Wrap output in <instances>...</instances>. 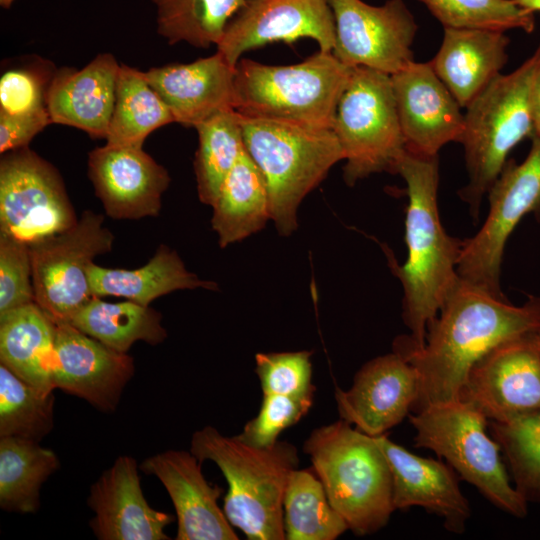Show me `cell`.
Here are the masks:
<instances>
[{
    "mask_svg": "<svg viewBox=\"0 0 540 540\" xmlns=\"http://www.w3.org/2000/svg\"><path fill=\"white\" fill-rule=\"evenodd\" d=\"M439 315L429 324L424 345H393L419 377L414 413L430 405L458 400L472 366L499 343L540 329V297L521 306L459 277Z\"/></svg>",
    "mask_w": 540,
    "mask_h": 540,
    "instance_id": "cell-1",
    "label": "cell"
},
{
    "mask_svg": "<svg viewBox=\"0 0 540 540\" xmlns=\"http://www.w3.org/2000/svg\"><path fill=\"white\" fill-rule=\"evenodd\" d=\"M393 173H398L406 183L407 259L399 265L391 253H386L391 271L403 286V320L410 330L409 336H400L393 344L419 349L425 343L429 324L459 279L457 265L463 241L449 236L440 220L438 156L405 151Z\"/></svg>",
    "mask_w": 540,
    "mask_h": 540,
    "instance_id": "cell-2",
    "label": "cell"
},
{
    "mask_svg": "<svg viewBox=\"0 0 540 540\" xmlns=\"http://www.w3.org/2000/svg\"><path fill=\"white\" fill-rule=\"evenodd\" d=\"M190 451L214 462L228 484L223 511L231 525L249 540H284L283 498L290 473L298 466L297 448L278 440L255 447L236 436L205 426L195 431Z\"/></svg>",
    "mask_w": 540,
    "mask_h": 540,
    "instance_id": "cell-3",
    "label": "cell"
},
{
    "mask_svg": "<svg viewBox=\"0 0 540 540\" xmlns=\"http://www.w3.org/2000/svg\"><path fill=\"white\" fill-rule=\"evenodd\" d=\"M334 509L357 536L384 528L392 513V475L375 437L343 419L311 432L303 445Z\"/></svg>",
    "mask_w": 540,
    "mask_h": 540,
    "instance_id": "cell-4",
    "label": "cell"
},
{
    "mask_svg": "<svg viewBox=\"0 0 540 540\" xmlns=\"http://www.w3.org/2000/svg\"><path fill=\"white\" fill-rule=\"evenodd\" d=\"M241 124L245 149L266 180L271 220L289 236L302 200L344 160L341 145L332 129L243 115Z\"/></svg>",
    "mask_w": 540,
    "mask_h": 540,
    "instance_id": "cell-5",
    "label": "cell"
},
{
    "mask_svg": "<svg viewBox=\"0 0 540 540\" xmlns=\"http://www.w3.org/2000/svg\"><path fill=\"white\" fill-rule=\"evenodd\" d=\"M353 67L318 51L293 65L240 59L235 68V110L245 117L332 129Z\"/></svg>",
    "mask_w": 540,
    "mask_h": 540,
    "instance_id": "cell-6",
    "label": "cell"
},
{
    "mask_svg": "<svg viewBox=\"0 0 540 540\" xmlns=\"http://www.w3.org/2000/svg\"><path fill=\"white\" fill-rule=\"evenodd\" d=\"M539 61L540 45L515 71L492 80L465 108L459 142L464 148L468 183L460 196L473 217L511 150L533 136L530 90Z\"/></svg>",
    "mask_w": 540,
    "mask_h": 540,
    "instance_id": "cell-7",
    "label": "cell"
},
{
    "mask_svg": "<svg viewBox=\"0 0 540 540\" xmlns=\"http://www.w3.org/2000/svg\"><path fill=\"white\" fill-rule=\"evenodd\" d=\"M414 446L444 458L459 477L472 484L492 505L525 518L528 503L510 482L499 444L488 435V419L468 404L454 400L430 405L409 415Z\"/></svg>",
    "mask_w": 540,
    "mask_h": 540,
    "instance_id": "cell-8",
    "label": "cell"
},
{
    "mask_svg": "<svg viewBox=\"0 0 540 540\" xmlns=\"http://www.w3.org/2000/svg\"><path fill=\"white\" fill-rule=\"evenodd\" d=\"M332 130L344 153L348 185L374 173H393L406 148L391 76L353 67L337 104Z\"/></svg>",
    "mask_w": 540,
    "mask_h": 540,
    "instance_id": "cell-9",
    "label": "cell"
},
{
    "mask_svg": "<svg viewBox=\"0 0 540 540\" xmlns=\"http://www.w3.org/2000/svg\"><path fill=\"white\" fill-rule=\"evenodd\" d=\"M113 242L104 216L87 210L70 228L29 245L35 303L54 324L70 323L93 297L89 266Z\"/></svg>",
    "mask_w": 540,
    "mask_h": 540,
    "instance_id": "cell-10",
    "label": "cell"
},
{
    "mask_svg": "<svg viewBox=\"0 0 540 540\" xmlns=\"http://www.w3.org/2000/svg\"><path fill=\"white\" fill-rule=\"evenodd\" d=\"M489 213L480 230L463 246L457 265L458 276L497 297L506 298L500 288L501 264L506 242L527 214L540 222V137L521 163L507 160L488 191Z\"/></svg>",
    "mask_w": 540,
    "mask_h": 540,
    "instance_id": "cell-11",
    "label": "cell"
},
{
    "mask_svg": "<svg viewBox=\"0 0 540 540\" xmlns=\"http://www.w3.org/2000/svg\"><path fill=\"white\" fill-rule=\"evenodd\" d=\"M0 234L29 245L78 218L58 170L28 147L1 154Z\"/></svg>",
    "mask_w": 540,
    "mask_h": 540,
    "instance_id": "cell-12",
    "label": "cell"
},
{
    "mask_svg": "<svg viewBox=\"0 0 540 540\" xmlns=\"http://www.w3.org/2000/svg\"><path fill=\"white\" fill-rule=\"evenodd\" d=\"M458 400L488 421L540 410V329L505 340L470 369Z\"/></svg>",
    "mask_w": 540,
    "mask_h": 540,
    "instance_id": "cell-13",
    "label": "cell"
},
{
    "mask_svg": "<svg viewBox=\"0 0 540 540\" xmlns=\"http://www.w3.org/2000/svg\"><path fill=\"white\" fill-rule=\"evenodd\" d=\"M335 21L334 56L350 67L388 75L413 59L416 21L403 0L373 6L362 0H329Z\"/></svg>",
    "mask_w": 540,
    "mask_h": 540,
    "instance_id": "cell-14",
    "label": "cell"
},
{
    "mask_svg": "<svg viewBox=\"0 0 540 540\" xmlns=\"http://www.w3.org/2000/svg\"><path fill=\"white\" fill-rule=\"evenodd\" d=\"M300 38L313 39L320 51L332 52L335 21L329 0H246L227 24L217 51L236 68L251 49Z\"/></svg>",
    "mask_w": 540,
    "mask_h": 540,
    "instance_id": "cell-15",
    "label": "cell"
},
{
    "mask_svg": "<svg viewBox=\"0 0 540 540\" xmlns=\"http://www.w3.org/2000/svg\"><path fill=\"white\" fill-rule=\"evenodd\" d=\"M390 76L406 151L419 156H438L444 145L460 141L463 108L430 62L413 60Z\"/></svg>",
    "mask_w": 540,
    "mask_h": 540,
    "instance_id": "cell-16",
    "label": "cell"
},
{
    "mask_svg": "<svg viewBox=\"0 0 540 540\" xmlns=\"http://www.w3.org/2000/svg\"><path fill=\"white\" fill-rule=\"evenodd\" d=\"M134 372V360L127 353L109 348L70 323L55 324L52 369L55 389L109 413L116 410Z\"/></svg>",
    "mask_w": 540,
    "mask_h": 540,
    "instance_id": "cell-17",
    "label": "cell"
},
{
    "mask_svg": "<svg viewBox=\"0 0 540 540\" xmlns=\"http://www.w3.org/2000/svg\"><path fill=\"white\" fill-rule=\"evenodd\" d=\"M418 391L416 369L393 351L366 362L348 390L336 387L335 400L340 419L376 437L409 416Z\"/></svg>",
    "mask_w": 540,
    "mask_h": 540,
    "instance_id": "cell-18",
    "label": "cell"
},
{
    "mask_svg": "<svg viewBox=\"0 0 540 540\" xmlns=\"http://www.w3.org/2000/svg\"><path fill=\"white\" fill-rule=\"evenodd\" d=\"M88 176L113 219L155 217L171 178L142 147L105 144L90 151Z\"/></svg>",
    "mask_w": 540,
    "mask_h": 540,
    "instance_id": "cell-19",
    "label": "cell"
},
{
    "mask_svg": "<svg viewBox=\"0 0 540 540\" xmlns=\"http://www.w3.org/2000/svg\"><path fill=\"white\" fill-rule=\"evenodd\" d=\"M202 462L191 451L166 450L147 457L139 468L158 478L176 512L177 540H237L218 500L223 491L209 483Z\"/></svg>",
    "mask_w": 540,
    "mask_h": 540,
    "instance_id": "cell-20",
    "label": "cell"
},
{
    "mask_svg": "<svg viewBox=\"0 0 540 540\" xmlns=\"http://www.w3.org/2000/svg\"><path fill=\"white\" fill-rule=\"evenodd\" d=\"M135 458L122 455L91 485L90 527L99 540H167L173 516L155 510L141 487Z\"/></svg>",
    "mask_w": 540,
    "mask_h": 540,
    "instance_id": "cell-21",
    "label": "cell"
},
{
    "mask_svg": "<svg viewBox=\"0 0 540 540\" xmlns=\"http://www.w3.org/2000/svg\"><path fill=\"white\" fill-rule=\"evenodd\" d=\"M392 475L396 510L421 507L443 519L445 529L462 534L471 517L455 470L441 460L416 455L393 442L387 433L375 437Z\"/></svg>",
    "mask_w": 540,
    "mask_h": 540,
    "instance_id": "cell-22",
    "label": "cell"
},
{
    "mask_svg": "<svg viewBox=\"0 0 540 540\" xmlns=\"http://www.w3.org/2000/svg\"><path fill=\"white\" fill-rule=\"evenodd\" d=\"M169 108L175 123L196 127L213 115L235 109V68L218 51L190 63L142 71Z\"/></svg>",
    "mask_w": 540,
    "mask_h": 540,
    "instance_id": "cell-23",
    "label": "cell"
},
{
    "mask_svg": "<svg viewBox=\"0 0 540 540\" xmlns=\"http://www.w3.org/2000/svg\"><path fill=\"white\" fill-rule=\"evenodd\" d=\"M119 69L111 53L98 54L80 70L56 69L46 97L52 123L78 128L93 138H106Z\"/></svg>",
    "mask_w": 540,
    "mask_h": 540,
    "instance_id": "cell-24",
    "label": "cell"
},
{
    "mask_svg": "<svg viewBox=\"0 0 540 540\" xmlns=\"http://www.w3.org/2000/svg\"><path fill=\"white\" fill-rule=\"evenodd\" d=\"M509 38L504 31L444 28L441 46L429 61L462 108L498 75L506 64Z\"/></svg>",
    "mask_w": 540,
    "mask_h": 540,
    "instance_id": "cell-25",
    "label": "cell"
},
{
    "mask_svg": "<svg viewBox=\"0 0 540 540\" xmlns=\"http://www.w3.org/2000/svg\"><path fill=\"white\" fill-rule=\"evenodd\" d=\"M88 278L93 296L123 297L144 306L176 290L218 289L216 283L188 271L176 251L166 245H161L148 263L137 269L106 268L92 263Z\"/></svg>",
    "mask_w": 540,
    "mask_h": 540,
    "instance_id": "cell-26",
    "label": "cell"
},
{
    "mask_svg": "<svg viewBox=\"0 0 540 540\" xmlns=\"http://www.w3.org/2000/svg\"><path fill=\"white\" fill-rule=\"evenodd\" d=\"M55 324L36 304L0 314V364L42 392H54Z\"/></svg>",
    "mask_w": 540,
    "mask_h": 540,
    "instance_id": "cell-27",
    "label": "cell"
},
{
    "mask_svg": "<svg viewBox=\"0 0 540 540\" xmlns=\"http://www.w3.org/2000/svg\"><path fill=\"white\" fill-rule=\"evenodd\" d=\"M220 247L239 242L271 220L266 180L246 149L224 179L211 206Z\"/></svg>",
    "mask_w": 540,
    "mask_h": 540,
    "instance_id": "cell-28",
    "label": "cell"
},
{
    "mask_svg": "<svg viewBox=\"0 0 540 540\" xmlns=\"http://www.w3.org/2000/svg\"><path fill=\"white\" fill-rule=\"evenodd\" d=\"M70 324L121 353H127L137 341L158 345L167 337L157 310L129 300L108 302L93 296Z\"/></svg>",
    "mask_w": 540,
    "mask_h": 540,
    "instance_id": "cell-29",
    "label": "cell"
},
{
    "mask_svg": "<svg viewBox=\"0 0 540 540\" xmlns=\"http://www.w3.org/2000/svg\"><path fill=\"white\" fill-rule=\"evenodd\" d=\"M60 467L56 453L39 442L0 437V507L12 513H35L44 482Z\"/></svg>",
    "mask_w": 540,
    "mask_h": 540,
    "instance_id": "cell-30",
    "label": "cell"
},
{
    "mask_svg": "<svg viewBox=\"0 0 540 540\" xmlns=\"http://www.w3.org/2000/svg\"><path fill=\"white\" fill-rule=\"evenodd\" d=\"M169 123H175L169 108L143 72L120 64L106 144L142 147L149 134Z\"/></svg>",
    "mask_w": 540,
    "mask_h": 540,
    "instance_id": "cell-31",
    "label": "cell"
},
{
    "mask_svg": "<svg viewBox=\"0 0 540 540\" xmlns=\"http://www.w3.org/2000/svg\"><path fill=\"white\" fill-rule=\"evenodd\" d=\"M286 540H335L348 525L331 505L313 469H294L283 498Z\"/></svg>",
    "mask_w": 540,
    "mask_h": 540,
    "instance_id": "cell-32",
    "label": "cell"
},
{
    "mask_svg": "<svg viewBox=\"0 0 540 540\" xmlns=\"http://www.w3.org/2000/svg\"><path fill=\"white\" fill-rule=\"evenodd\" d=\"M194 171L200 201L212 206L221 185L245 150L241 115L235 109L219 112L199 123Z\"/></svg>",
    "mask_w": 540,
    "mask_h": 540,
    "instance_id": "cell-33",
    "label": "cell"
},
{
    "mask_svg": "<svg viewBox=\"0 0 540 540\" xmlns=\"http://www.w3.org/2000/svg\"><path fill=\"white\" fill-rule=\"evenodd\" d=\"M157 32L169 44L208 48L221 40L229 21L246 0H152Z\"/></svg>",
    "mask_w": 540,
    "mask_h": 540,
    "instance_id": "cell-34",
    "label": "cell"
},
{
    "mask_svg": "<svg viewBox=\"0 0 540 540\" xmlns=\"http://www.w3.org/2000/svg\"><path fill=\"white\" fill-rule=\"evenodd\" d=\"M488 429L517 492L528 504H540V410L504 422L489 421Z\"/></svg>",
    "mask_w": 540,
    "mask_h": 540,
    "instance_id": "cell-35",
    "label": "cell"
},
{
    "mask_svg": "<svg viewBox=\"0 0 540 540\" xmlns=\"http://www.w3.org/2000/svg\"><path fill=\"white\" fill-rule=\"evenodd\" d=\"M54 403V392H42L0 364V437L40 442L53 430Z\"/></svg>",
    "mask_w": 540,
    "mask_h": 540,
    "instance_id": "cell-36",
    "label": "cell"
},
{
    "mask_svg": "<svg viewBox=\"0 0 540 540\" xmlns=\"http://www.w3.org/2000/svg\"><path fill=\"white\" fill-rule=\"evenodd\" d=\"M444 28H481L531 32L534 13L515 0H420Z\"/></svg>",
    "mask_w": 540,
    "mask_h": 540,
    "instance_id": "cell-37",
    "label": "cell"
},
{
    "mask_svg": "<svg viewBox=\"0 0 540 540\" xmlns=\"http://www.w3.org/2000/svg\"><path fill=\"white\" fill-rule=\"evenodd\" d=\"M56 69L39 59L7 68L0 77V113L21 116L47 109V91Z\"/></svg>",
    "mask_w": 540,
    "mask_h": 540,
    "instance_id": "cell-38",
    "label": "cell"
},
{
    "mask_svg": "<svg viewBox=\"0 0 540 540\" xmlns=\"http://www.w3.org/2000/svg\"><path fill=\"white\" fill-rule=\"evenodd\" d=\"M311 351L258 353L255 373L263 394L314 395Z\"/></svg>",
    "mask_w": 540,
    "mask_h": 540,
    "instance_id": "cell-39",
    "label": "cell"
},
{
    "mask_svg": "<svg viewBox=\"0 0 540 540\" xmlns=\"http://www.w3.org/2000/svg\"><path fill=\"white\" fill-rule=\"evenodd\" d=\"M314 395L288 396L263 394L257 415L249 420L236 437L255 447H270L280 434L299 422L310 410Z\"/></svg>",
    "mask_w": 540,
    "mask_h": 540,
    "instance_id": "cell-40",
    "label": "cell"
},
{
    "mask_svg": "<svg viewBox=\"0 0 540 540\" xmlns=\"http://www.w3.org/2000/svg\"><path fill=\"white\" fill-rule=\"evenodd\" d=\"M35 303L28 243L0 234V314Z\"/></svg>",
    "mask_w": 540,
    "mask_h": 540,
    "instance_id": "cell-41",
    "label": "cell"
},
{
    "mask_svg": "<svg viewBox=\"0 0 540 540\" xmlns=\"http://www.w3.org/2000/svg\"><path fill=\"white\" fill-rule=\"evenodd\" d=\"M49 124L52 121L48 109L21 116L0 113V153L28 147L31 140Z\"/></svg>",
    "mask_w": 540,
    "mask_h": 540,
    "instance_id": "cell-42",
    "label": "cell"
},
{
    "mask_svg": "<svg viewBox=\"0 0 540 540\" xmlns=\"http://www.w3.org/2000/svg\"><path fill=\"white\" fill-rule=\"evenodd\" d=\"M530 109L533 124V136L540 137V61L531 85Z\"/></svg>",
    "mask_w": 540,
    "mask_h": 540,
    "instance_id": "cell-43",
    "label": "cell"
},
{
    "mask_svg": "<svg viewBox=\"0 0 540 540\" xmlns=\"http://www.w3.org/2000/svg\"><path fill=\"white\" fill-rule=\"evenodd\" d=\"M515 2L521 8L532 13L540 11V0H515Z\"/></svg>",
    "mask_w": 540,
    "mask_h": 540,
    "instance_id": "cell-44",
    "label": "cell"
},
{
    "mask_svg": "<svg viewBox=\"0 0 540 540\" xmlns=\"http://www.w3.org/2000/svg\"><path fill=\"white\" fill-rule=\"evenodd\" d=\"M15 0H0V6L2 8L8 9L11 7Z\"/></svg>",
    "mask_w": 540,
    "mask_h": 540,
    "instance_id": "cell-45",
    "label": "cell"
}]
</instances>
